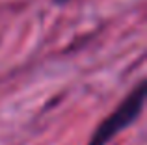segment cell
<instances>
[{
	"instance_id": "1",
	"label": "cell",
	"mask_w": 147,
	"mask_h": 145,
	"mask_svg": "<svg viewBox=\"0 0 147 145\" xmlns=\"http://www.w3.org/2000/svg\"><path fill=\"white\" fill-rule=\"evenodd\" d=\"M144 95H145V87L140 84V86L97 127V130L93 132V136H91V140L88 142V145H106L117 132H121L123 128L129 127L138 117V113L142 112Z\"/></svg>"
}]
</instances>
